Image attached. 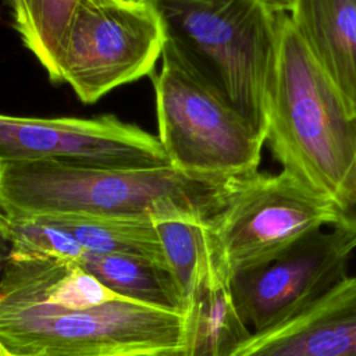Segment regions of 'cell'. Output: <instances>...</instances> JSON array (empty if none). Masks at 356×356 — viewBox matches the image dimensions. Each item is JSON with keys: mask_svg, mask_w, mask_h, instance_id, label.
<instances>
[{"mask_svg": "<svg viewBox=\"0 0 356 356\" xmlns=\"http://www.w3.org/2000/svg\"><path fill=\"white\" fill-rule=\"evenodd\" d=\"M286 14L356 118V0H292Z\"/></svg>", "mask_w": 356, "mask_h": 356, "instance_id": "obj_12", "label": "cell"}, {"mask_svg": "<svg viewBox=\"0 0 356 356\" xmlns=\"http://www.w3.org/2000/svg\"><path fill=\"white\" fill-rule=\"evenodd\" d=\"M185 313L124 296L92 307L46 302L1 277L0 349L6 356H171Z\"/></svg>", "mask_w": 356, "mask_h": 356, "instance_id": "obj_4", "label": "cell"}, {"mask_svg": "<svg viewBox=\"0 0 356 356\" xmlns=\"http://www.w3.org/2000/svg\"><path fill=\"white\" fill-rule=\"evenodd\" d=\"M356 232L314 231L277 257L235 273L231 291L253 332L273 328L306 310L346 278Z\"/></svg>", "mask_w": 356, "mask_h": 356, "instance_id": "obj_8", "label": "cell"}, {"mask_svg": "<svg viewBox=\"0 0 356 356\" xmlns=\"http://www.w3.org/2000/svg\"><path fill=\"white\" fill-rule=\"evenodd\" d=\"M235 356H356V277L282 324L253 332Z\"/></svg>", "mask_w": 356, "mask_h": 356, "instance_id": "obj_10", "label": "cell"}, {"mask_svg": "<svg viewBox=\"0 0 356 356\" xmlns=\"http://www.w3.org/2000/svg\"><path fill=\"white\" fill-rule=\"evenodd\" d=\"M26 218H36L65 231L89 253L140 257L167 267L154 221L86 216H42Z\"/></svg>", "mask_w": 356, "mask_h": 356, "instance_id": "obj_14", "label": "cell"}, {"mask_svg": "<svg viewBox=\"0 0 356 356\" xmlns=\"http://www.w3.org/2000/svg\"><path fill=\"white\" fill-rule=\"evenodd\" d=\"M153 76L159 136L172 167L232 175L259 170L264 139L165 43Z\"/></svg>", "mask_w": 356, "mask_h": 356, "instance_id": "obj_5", "label": "cell"}, {"mask_svg": "<svg viewBox=\"0 0 356 356\" xmlns=\"http://www.w3.org/2000/svg\"><path fill=\"white\" fill-rule=\"evenodd\" d=\"M8 253H10V246H8V243L6 242V239L3 238V235L0 232V281H1V275H3V271H4V266H6V261H7Z\"/></svg>", "mask_w": 356, "mask_h": 356, "instance_id": "obj_20", "label": "cell"}, {"mask_svg": "<svg viewBox=\"0 0 356 356\" xmlns=\"http://www.w3.org/2000/svg\"><path fill=\"white\" fill-rule=\"evenodd\" d=\"M76 0H22L19 21L14 25L25 47L46 70L51 82H60L58 58Z\"/></svg>", "mask_w": 356, "mask_h": 356, "instance_id": "obj_15", "label": "cell"}, {"mask_svg": "<svg viewBox=\"0 0 356 356\" xmlns=\"http://www.w3.org/2000/svg\"><path fill=\"white\" fill-rule=\"evenodd\" d=\"M0 232L10 250L78 263L86 250L65 231L36 218L13 217L0 210Z\"/></svg>", "mask_w": 356, "mask_h": 356, "instance_id": "obj_17", "label": "cell"}, {"mask_svg": "<svg viewBox=\"0 0 356 356\" xmlns=\"http://www.w3.org/2000/svg\"><path fill=\"white\" fill-rule=\"evenodd\" d=\"M161 241L164 259L188 305L193 284L213 250L211 229L207 222L196 220L154 221Z\"/></svg>", "mask_w": 356, "mask_h": 356, "instance_id": "obj_16", "label": "cell"}, {"mask_svg": "<svg viewBox=\"0 0 356 356\" xmlns=\"http://www.w3.org/2000/svg\"><path fill=\"white\" fill-rule=\"evenodd\" d=\"M252 335L235 303L231 275L213 242L188 296L182 346L171 356H235Z\"/></svg>", "mask_w": 356, "mask_h": 356, "instance_id": "obj_11", "label": "cell"}, {"mask_svg": "<svg viewBox=\"0 0 356 356\" xmlns=\"http://www.w3.org/2000/svg\"><path fill=\"white\" fill-rule=\"evenodd\" d=\"M248 174H196L171 164L142 168L57 160L0 164V210L13 217L185 218L210 224Z\"/></svg>", "mask_w": 356, "mask_h": 356, "instance_id": "obj_1", "label": "cell"}, {"mask_svg": "<svg viewBox=\"0 0 356 356\" xmlns=\"http://www.w3.org/2000/svg\"><path fill=\"white\" fill-rule=\"evenodd\" d=\"M278 13H288L292 0H263Z\"/></svg>", "mask_w": 356, "mask_h": 356, "instance_id": "obj_21", "label": "cell"}, {"mask_svg": "<svg viewBox=\"0 0 356 356\" xmlns=\"http://www.w3.org/2000/svg\"><path fill=\"white\" fill-rule=\"evenodd\" d=\"M40 160L111 168L170 164L157 136L114 115L43 118L0 114V164Z\"/></svg>", "mask_w": 356, "mask_h": 356, "instance_id": "obj_9", "label": "cell"}, {"mask_svg": "<svg viewBox=\"0 0 356 356\" xmlns=\"http://www.w3.org/2000/svg\"><path fill=\"white\" fill-rule=\"evenodd\" d=\"M264 145L284 171L330 203L356 159V118L286 13L278 15Z\"/></svg>", "mask_w": 356, "mask_h": 356, "instance_id": "obj_2", "label": "cell"}, {"mask_svg": "<svg viewBox=\"0 0 356 356\" xmlns=\"http://www.w3.org/2000/svg\"><path fill=\"white\" fill-rule=\"evenodd\" d=\"M334 224L331 203L286 171L249 172L225 209L209 224L214 249L232 277L263 264Z\"/></svg>", "mask_w": 356, "mask_h": 356, "instance_id": "obj_7", "label": "cell"}, {"mask_svg": "<svg viewBox=\"0 0 356 356\" xmlns=\"http://www.w3.org/2000/svg\"><path fill=\"white\" fill-rule=\"evenodd\" d=\"M165 43L266 140L278 15L263 0H150Z\"/></svg>", "mask_w": 356, "mask_h": 356, "instance_id": "obj_3", "label": "cell"}, {"mask_svg": "<svg viewBox=\"0 0 356 356\" xmlns=\"http://www.w3.org/2000/svg\"><path fill=\"white\" fill-rule=\"evenodd\" d=\"M165 44L150 0H76L58 58V78L83 103L149 75Z\"/></svg>", "mask_w": 356, "mask_h": 356, "instance_id": "obj_6", "label": "cell"}, {"mask_svg": "<svg viewBox=\"0 0 356 356\" xmlns=\"http://www.w3.org/2000/svg\"><path fill=\"white\" fill-rule=\"evenodd\" d=\"M0 356H6V355L3 353V350H1V349H0Z\"/></svg>", "mask_w": 356, "mask_h": 356, "instance_id": "obj_22", "label": "cell"}, {"mask_svg": "<svg viewBox=\"0 0 356 356\" xmlns=\"http://www.w3.org/2000/svg\"><path fill=\"white\" fill-rule=\"evenodd\" d=\"M113 292L152 306L186 312V300L171 271L154 261L86 252L78 261Z\"/></svg>", "mask_w": 356, "mask_h": 356, "instance_id": "obj_13", "label": "cell"}, {"mask_svg": "<svg viewBox=\"0 0 356 356\" xmlns=\"http://www.w3.org/2000/svg\"><path fill=\"white\" fill-rule=\"evenodd\" d=\"M11 11V15H13V21H14V25L19 21L21 18V13H22V0H4Z\"/></svg>", "mask_w": 356, "mask_h": 356, "instance_id": "obj_19", "label": "cell"}, {"mask_svg": "<svg viewBox=\"0 0 356 356\" xmlns=\"http://www.w3.org/2000/svg\"><path fill=\"white\" fill-rule=\"evenodd\" d=\"M334 224L356 232V159L339 193L331 202Z\"/></svg>", "mask_w": 356, "mask_h": 356, "instance_id": "obj_18", "label": "cell"}]
</instances>
